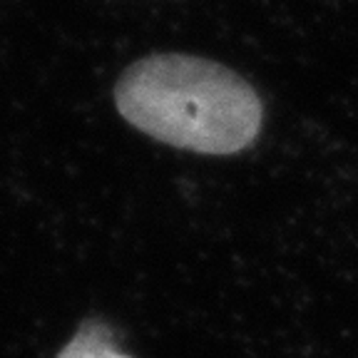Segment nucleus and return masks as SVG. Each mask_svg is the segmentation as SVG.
<instances>
[{
	"label": "nucleus",
	"instance_id": "1",
	"mask_svg": "<svg viewBox=\"0 0 358 358\" xmlns=\"http://www.w3.org/2000/svg\"><path fill=\"white\" fill-rule=\"evenodd\" d=\"M115 105L152 140L199 155H236L262 132L264 105L244 78L207 57L147 55L120 75Z\"/></svg>",
	"mask_w": 358,
	"mask_h": 358
},
{
	"label": "nucleus",
	"instance_id": "2",
	"mask_svg": "<svg viewBox=\"0 0 358 358\" xmlns=\"http://www.w3.org/2000/svg\"><path fill=\"white\" fill-rule=\"evenodd\" d=\"M57 358H132L117 346L112 331L102 321H85Z\"/></svg>",
	"mask_w": 358,
	"mask_h": 358
}]
</instances>
